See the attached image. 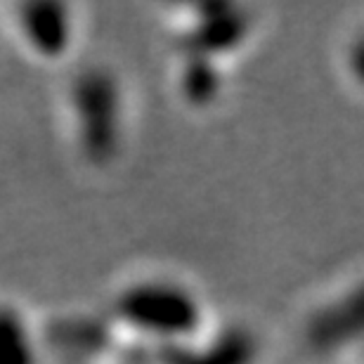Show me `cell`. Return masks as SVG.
Masks as SVG:
<instances>
[{
	"mask_svg": "<svg viewBox=\"0 0 364 364\" xmlns=\"http://www.w3.org/2000/svg\"><path fill=\"white\" fill-rule=\"evenodd\" d=\"M116 308L137 331L173 346L187 341L201 322V305L192 291L166 279L133 284L121 294Z\"/></svg>",
	"mask_w": 364,
	"mask_h": 364,
	"instance_id": "obj_1",
	"label": "cell"
},
{
	"mask_svg": "<svg viewBox=\"0 0 364 364\" xmlns=\"http://www.w3.org/2000/svg\"><path fill=\"white\" fill-rule=\"evenodd\" d=\"M74 112L85 154L105 161L121 135V95L105 71H88L74 85Z\"/></svg>",
	"mask_w": 364,
	"mask_h": 364,
	"instance_id": "obj_2",
	"label": "cell"
},
{
	"mask_svg": "<svg viewBox=\"0 0 364 364\" xmlns=\"http://www.w3.org/2000/svg\"><path fill=\"white\" fill-rule=\"evenodd\" d=\"M249 26V17L237 5H203L187 31V55L215 62L220 55L242 46Z\"/></svg>",
	"mask_w": 364,
	"mask_h": 364,
	"instance_id": "obj_3",
	"label": "cell"
},
{
	"mask_svg": "<svg viewBox=\"0 0 364 364\" xmlns=\"http://www.w3.org/2000/svg\"><path fill=\"white\" fill-rule=\"evenodd\" d=\"M21 33L41 57L57 60L71 46L74 21L67 5L62 3H28L19 14Z\"/></svg>",
	"mask_w": 364,
	"mask_h": 364,
	"instance_id": "obj_4",
	"label": "cell"
},
{
	"mask_svg": "<svg viewBox=\"0 0 364 364\" xmlns=\"http://www.w3.org/2000/svg\"><path fill=\"white\" fill-rule=\"evenodd\" d=\"M256 358V343L242 329H230L215 336L206 348L173 346L168 364H251Z\"/></svg>",
	"mask_w": 364,
	"mask_h": 364,
	"instance_id": "obj_5",
	"label": "cell"
},
{
	"mask_svg": "<svg viewBox=\"0 0 364 364\" xmlns=\"http://www.w3.org/2000/svg\"><path fill=\"white\" fill-rule=\"evenodd\" d=\"M0 364H38L33 333L10 305H0Z\"/></svg>",
	"mask_w": 364,
	"mask_h": 364,
	"instance_id": "obj_6",
	"label": "cell"
},
{
	"mask_svg": "<svg viewBox=\"0 0 364 364\" xmlns=\"http://www.w3.org/2000/svg\"><path fill=\"white\" fill-rule=\"evenodd\" d=\"M182 92L194 107L210 105L220 90V71L213 60L187 55V62L182 67Z\"/></svg>",
	"mask_w": 364,
	"mask_h": 364,
	"instance_id": "obj_7",
	"label": "cell"
}]
</instances>
